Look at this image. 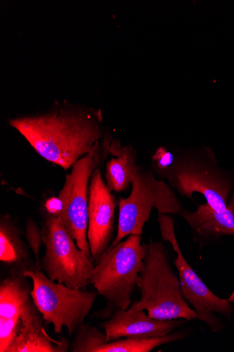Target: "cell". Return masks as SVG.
Listing matches in <instances>:
<instances>
[{
    "mask_svg": "<svg viewBox=\"0 0 234 352\" xmlns=\"http://www.w3.org/2000/svg\"><path fill=\"white\" fill-rule=\"evenodd\" d=\"M165 179L172 188L190 200H194V193H199L214 210H222L227 206L231 182L211 155L207 157L194 152L175 157Z\"/></svg>",
    "mask_w": 234,
    "mask_h": 352,
    "instance_id": "9c48e42d",
    "label": "cell"
},
{
    "mask_svg": "<svg viewBox=\"0 0 234 352\" xmlns=\"http://www.w3.org/2000/svg\"><path fill=\"white\" fill-rule=\"evenodd\" d=\"M181 333L154 338H125L103 342L92 352H150L165 344L172 343L183 338Z\"/></svg>",
    "mask_w": 234,
    "mask_h": 352,
    "instance_id": "2e32d148",
    "label": "cell"
},
{
    "mask_svg": "<svg viewBox=\"0 0 234 352\" xmlns=\"http://www.w3.org/2000/svg\"><path fill=\"white\" fill-rule=\"evenodd\" d=\"M230 303L234 304V291L230 296L229 298L227 300Z\"/></svg>",
    "mask_w": 234,
    "mask_h": 352,
    "instance_id": "ffe728a7",
    "label": "cell"
},
{
    "mask_svg": "<svg viewBox=\"0 0 234 352\" xmlns=\"http://www.w3.org/2000/svg\"><path fill=\"white\" fill-rule=\"evenodd\" d=\"M42 231L45 254L41 267L47 276L72 289L87 290L93 259L79 248L59 217L44 212Z\"/></svg>",
    "mask_w": 234,
    "mask_h": 352,
    "instance_id": "52a82bcc",
    "label": "cell"
},
{
    "mask_svg": "<svg viewBox=\"0 0 234 352\" xmlns=\"http://www.w3.org/2000/svg\"><path fill=\"white\" fill-rule=\"evenodd\" d=\"M118 202L105 182L102 170L96 168L91 175L89 190L87 238L95 265L113 241L115 215Z\"/></svg>",
    "mask_w": 234,
    "mask_h": 352,
    "instance_id": "8fae6325",
    "label": "cell"
},
{
    "mask_svg": "<svg viewBox=\"0 0 234 352\" xmlns=\"http://www.w3.org/2000/svg\"><path fill=\"white\" fill-rule=\"evenodd\" d=\"M158 222L163 239L169 241L177 253L174 264L179 272L183 298L194 308L198 320L213 332L219 331L221 324L215 312L229 318L232 313L230 302L215 296L188 264L176 236L174 219L169 214H160Z\"/></svg>",
    "mask_w": 234,
    "mask_h": 352,
    "instance_id": "30bf717a",
    "label": "cell"
},
{
    "mask_svg": "<svg viewBox=\"0 0 234 352\" xmlns=\"http://www.w3.org/2000/svg\"><path fill=\"white\" fill-rule=\"evenodd\" d=\"M118 206L117 232L110 247L130 235L141 236L153 208L157 210L158 215L178 214L183 211L169 184L142 166H138L133 175L130 195L120 198Z\"/></svg>",
    "mask_w": 234,
    "mask_h": 352,
    "instance_id": "8992f818",
    "label": "cell"
},
{
    "mask_svg": "<svg viewBox=\"0 0 234 352\" xmlns=\"http://www.w3.org/2000/svg\"><path fill=\"white\" fill-rule=\"evenodd\" d=\"M185 322L183 320H159L146 315L144 310L118 309L102 327L106 342L125 338H154L172 333Z\"/></svg>",
    "mask_w": 234,
    "mask_h": 352,
    "instance_id": "7c38bea8",
    "label": "cell"
},
{
    "mask_svg": "<svg viewBox=\"0 0 234 352\" xmlns=\"http://www.w3.org/2000/svg\"><path fill=\"white\" fill-rule=\"evenodd\" d=\"M110 142H99L94 149L79 160L65 177L58 197L62 204L60 215L65 228L76 241L79 248L90 258L87 238L89 223V190L94 170L102 165L110 153ZM93 259V258H92Z\"/></svg>",
    "mask_w": 234,
    "mask_h": 352,
    "instance_id": "ba28073f",
    "label": "cell"
},
{
    "mask_svg": "<svg viewBox=\"0 0 234 352\" xmlns=\"http://www.w3.org/2000/svg\"><path fill=\"white\" fill-rule=\"evenodd\" d=\"M43 207V210L46 213L60 217L62 210V204L58 197H51L45 201Z\"/></svg>",
    "mask_w": 234,
    "mask_h": 352,
    "instance_id": "d6986e66",
    "label": "cell"
},
{
    "mask_svg": "<svg viewBox=\"0 0 234 352\" xmlns=\"http://www.w3.org/2000/svg\"><path fill=\"white\" fill-rule=\"evenodd\" d=\"M141 241V235L128 236L110 247L95 265L91 283L107 301V306L96 312L97 318H109L115 311L130 307L148 251V244Z\"/></svg>",
    "mask_w": 234,
    "mask_h": 352,
    "instance_id": "3957f363",
    "label": "cell"
},
{
    "mask_svg": "<svg viewBox=\"0 0 234 352\" xmlns=\"http://www.w3.org/2000/svg\"><path fill=\"white\" fill-rule=\"evenodd\" d=\"M181 215L200 236L215 239L234 236V193L224 210H214L207 203L198 205L194 212L183 211Z\"/></svg>",
    "mask_w": 234,
    "mask_h": 352,
    "instance_id": "4fadbf2b",
    "label": "cell"
},
{
    "mask_svg": "<svg viewBox=\"0 0 234 352\" xmlns=\"http://www.w3.org/2000/svg\"><path fill=\"white\" fill-rule=\"evenodd\" d=\"M9 122L40 156L65 170L91 153L104 135L102 111L67 101Z\"/></svg>",
    "mask_w": 234,
    "mask_h": 352,
    "instance_id": "6da1fadb",
    "label": "cell"
},
{
    "mask_svg": "<svg viewBox=\"0 0 234 352\" xmlns=\"http://www.w3.org/2000/svg\"><path fill=\"white\" fill-rule=\"evenodd\" d=\"M32 290L18 271L0 284V352L68 351L67 339L57 340L47 333Z\"/></svg>",
    "mask_w": 234,
    "mask_h": 352,
    "instance_id": "7a4b0ae2",
    "label": "cell"
},
{
    "mask_svg": "<svg viewBox=\"0 0 234 352\" xmlns=\"http://www.w3.org/2000/svg\"><path fill=\"white\" fill-rule=\"evenodd\" d=\"M30 247L23 239L18 223L11 215H1L0 219V261L12 267V271L21 272L36 263L30 258Z\"/></svg>",
    "mask_w": 234,
    "mask_h": 352,
    "instance_id": "5bb4252c",
    "label": "cell"
},
{
    "mask_svg": "<svg viewBox=\"0 0 234 352\" xmlns=\"http://www.w3.org/2000/svg\"><path fill=\"white\" fill-rule=\"evenodd\" d=\"M31 279V295L44 321L52 324L56 334H62L66 327L70 336L84 324L97 298V293L75 289L50 279L36 264L22 271Z\"/></svg>",
    "mask_w": 234,
    "mask_h": 352,
    "instance_id": "5b68a950",
    "label": "cell"
},
{
    "mask_svg": "<svg viewBox=\"0 0 234 352\" xmlns=\"http://www.w3.org/2000/svg\"><path fill=\"white\" fill-rule=\"evenodd\" d=\"M25 238L27 243L34 255L36 265L41 267L40 251L41 245L43 244V231L42 228L31 217H29L26 221Z\"/></svg>",
    "mask_w": 234,
    "mask_h": 352,
    "instance_id": "e0dca14e",
    "label": "cell"
},
{
    "mask_svg": "<svg viewBox=\"0 0 234 352\" xmlns=\"http://www.w3.org/2000/svg\"><path fill=\"white\" fill-rule=\"evenodd\" d=\"M110 153L114 157L106 164V184L112 192L120 193L131 186L133 175L138 167L137 153L130 145L121 147L119 143L113 142L110 147Z\"/></svg>",
    "mask_w": 234,
    "mask_h": 352,
    "instance_id": "9a60e30c",
    "label": "cell"
},
{
    "mask_svg": "<svg viewBox=\"0 0 234 352\" xmlns=\"http://www.w3.org/2000/svg\"><path fill=\"white\" fill-rule=\"evenodd\" d=\"M174 162V154L164 147H160L152 157L151 170L157 176V178L163 180Z\"/></svg>",
    "mask_w": 234,
    "mask_h": 352,
    "instance_id": "ac0fdd59",
    "label": "cell"
},
{
    "mask_svg": "<svg viewBox=\"0 0 234 352\" xmlns=\"http://www.w3.org/2000/svg\"><path fill=\"white\" fill-rule=\"evenodd\" d=\"M144 265L137 283L141 298L130 308L147 310L150 317L164 321L198 319L196 312L183 296L180 278L172 270L161 242L150 241Z\"/></svg>",
    "mask_w": 234,
    "mask_h": 352,
    "instance_id": "277c9868",
    "label": "cell"
}]
</instances>
